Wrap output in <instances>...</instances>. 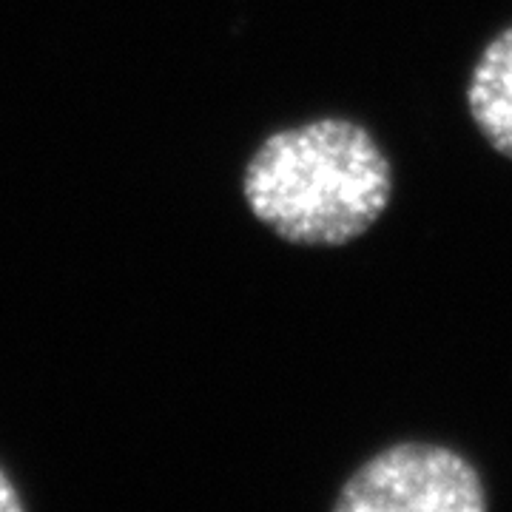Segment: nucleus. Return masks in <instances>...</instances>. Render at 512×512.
Instances as JSON below:
<instances>
[{"mask_svg": "<svg viewBox=\"0 0 512 512\" xmlns=\"http://www.w3.org/2000/svg\"><path fill=\"white\" fill-rule=\"evenodd\" d=\"M242 194L279 239L339 248L382 220L393 197V165L367 126L319 117L274 131L256 148Z\"/></svg>", "mask_w": 512, "mask_h": 512, "instance_id": "f257e3e1", "label": "nucleus"}, {"mask_svg": "<svg viewBox=\"0 0 512 512\" xmlns=\"http://www.w3.org/2000/svg\"><path fill=\"white\" fill-rule=\"evenodd\" d=\"M484 478L467 456L430 441L384 447L342 484L336 512H484Z\"/></svg>", "mask_w": 512, "mask_h": 512, "instance_id": "f03ea898", "label": "nucleus"}, {"mask_svg": "<svg viewBox=\"0 0 512 512\" xmlns=\"http://www.w3.org/2000/svg\"><path fill=\"white\" fill-rule=\"evenodd\" d=\"M467 109L481 137L512 160V26L495 35L467 83Z\"/></svg>", "mask_w": 512, "mask_h": 512, "instance_id": "7ed1b4c3", "label": "nucleus"}, {"mask_svg": "<svg viewBox=\"0 0 512 512\" xmlns=\"http://www.w3.org/2000/svg\"><path fill=\"white\" fill-rule=\"evenodd\" d=\"M23 510V501H20L15 484L9 481V476L0 470V512H20Z\"/></svg>", "mask_w": 512, "mask_h": 512, "instance_id": "20e7f679", "label": "nucleus"}]
</instances>
